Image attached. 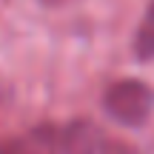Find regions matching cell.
Listing matches in <instances>:
<instances>
[{"label":"cell","instance_id":"1","mask_svg":"<svg viewBox=\"0 0 154 154\" xmlns=\"http://www.w3.org/2000/svg\"><path fill=\"white\" fill-rule=\"evenodd\" d=\"M103 106L117 123L140 126V123L149 120L154 109V91L140 80H117L106 88Z\"/></svg>","mask_w":154,"mask_h":154},{"label":"cell","instance_id":"2","mask_svg":"<svg viewBox=\"0 0 154 154\" xmlns=\"http://www.w3.org/2000/svg\"><path fill=\"white\" fill-rule=\"evenodd\" d=\"M103 146H106V140L100 134V128L94 123H86V120L72 123L60 140L63 154H100Z\"/></svg>","mask_w":154,"mask_h":154},{"label":"cell","instance_id":"3","mask_svg":"<svg viewBox=\"0 0 154 154\" xmlns=\"http://www.w3.org/2000/svg\"><path fill=\"white\" fill-rule=\"evenodd\" d=\"M0 154H57V140L51 131H32L0 140Z\"/></svg>","mask_w":154,"mask_h":154},{"label":"cell","instance_id":"4","mask_svg":"<svg viewBox=\"0 0 154 154\" xmlns=\"http://www.w3.org/2000/svg\"><path fill=\"white\" fill-rule=\"evenodd\" d=\"M134 51H137L140 60H151L154 57V0L146 11L143 23L137 29V37H134Z\"/></svg>","mask_w":154,"mask_h":154},{"label":"cell","instance_id":"5","mask_svg":"<svg viewBox=\"0 0 154 154\" xmlns=\"http://www.w3.org/2000/svg\"><path fill=\"white\" fill-rule=\"evenodd\" d=\"M100 154H134V151L128 149V146H120V143H106Z\"/></svg>","mask_w":154,"mask_h":154},{"label":"cell","instance_id":"6","mask_svg":"<svg viewBox=\"0 0 154 154\" xmlns=\"http://www.w3.org/2000/svg\"><path fill=\"white\" fill-rule=\"evenodd\" d=\"M43 6H69V3H77V0H40Z\"/></svg>","mask_w":154,"mask_h":154}]
</instances>
